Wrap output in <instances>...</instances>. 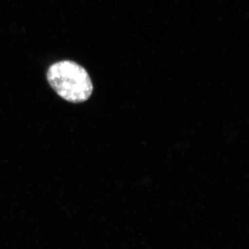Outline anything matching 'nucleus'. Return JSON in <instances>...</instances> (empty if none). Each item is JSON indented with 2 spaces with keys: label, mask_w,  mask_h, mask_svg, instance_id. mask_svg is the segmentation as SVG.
Wrapping results in <instances>:
<instances>
[{
  "label": "nucleus",
  "mask_w": 249,
  "mask_h": 249,
  "mask_svg": "<svg viewBox=\"0 0 249 249\" xmlns=\"http://www.w3.org/2000/svg\"><path fill=\"white\" fill-rule=\"evenodd\" d=\"M47 78L54 91L69 102H85L93 92L92 82L88 71L75 62H55L49 67Z\"/></svg>",
  "instance_id": "f257e3e1"
}]
</instances>
